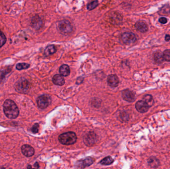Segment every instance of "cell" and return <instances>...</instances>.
Wrapping results in <instances>:
<instances>
[{
    "label": "cell",
    "instance_id": "484cf974",
    "mask_svg": "<svg viewBox=\"0 0 170 169\" xmlns=\"http://www.w3.org/2000/svg\"><path fill=\"white\" fill-rule=\"evenodd\" d=\"M11 71V69L10 70H0V81H2L4 80L5 76L7 73H8Z\"/></svg>",
    "mask_w": 170,
    "mask_h": 169
},
{
    "label": "cell",
    "instance_id": "30bf717a",
    "mask_svg": "<svg viewBox=\"0 0 170 169\" xmlns=\"http://www.w3.org/2000/svg\"><path fill=\"white\" fill-rule=\"evenodd\" d=\"M22 154L26 157H31L34 154V149L33 147L29 145H24L21 148Z\"/></svg>",
    "mask_w": 170,
    "mask_h": 169
},
{
    "label": "cell",
    "instance_id": "e0dca14e",
    "mask_svg": "<svg viewBox=\"0 0 170 169\" xmlns=\"http://www.w3.org/2000/svg\"><path fill=\"white\" fill-rule=\"evenodd\" d=\"M56 52V48L55 46L53 45H50L46 47L45 51H44V54L46 56H49L52 54H54Z\"/></svg>",
    "mask_w": 170,
    "mask_h": 169
},
{
    "label": "cell",
    "instance_id": "d6a6232c",
    "mask_svg": "<svg viewBox=\"0 0 170 169\" xmlns=\"http://www.w3.org/2000/svg\"><path fill=\"white\" fill-rule=\"evenodd\" d=\"M28 168H32V167H31V166H29V167H28Z\"/></svg>",
    "mask_w": 170,
    "mask_h": 169
},
{
    "label": "cell",
    "instance_id": "1f68e13d",
    "mask_svg": "<svg viewBox=\"0 0 170 169\" xmlns=\"http://www.w3.org/2000/svg\"><path fill=\"white\" fill-rule=\"evenodd\" d=\"M34 167H36V168H39V164H38V163L36 162V163H35V164H34Z\"/></svg>",
    "mask_w": 170,
    "mask_h": 169
},
{
    "label": "cell",
    "instance_id": "ffe728a7",
    "mask_svg": "<svg viewBox=\"0 0 170 169\" xmlns=\"http://www.w3.org/2000/svg\"><path fill=\"white\" fill-rule=\"evenodd\" d=\"M143 101L147 103L149 107L153 106L154 104V100L153 97L150 95H146L143 97Z\"/></svg>",
    "mask_w": 170,
    "mask_h": 169
},
{
    "label": "cell",
    "instance_id": "ac0fdd59",
    "mask_svg": "<svg viewBox=\"0 0 170 169\" xmlns=\"http://www.w3.org/2000/svg\"><path fill=\"white\" fill-rule=\"evenodd\" d=\"M148 163L152 168H157L159 166V161L155 157H150L148 160Z\"/></svg>",
    "mask_w": 170,
    "mask_h": 169
},
{
    "label": "cell",
    "instance_id": "4316f807",
    "mask_svg": "<svg viewBox=\"0 0 170 169\" xmlns=\"http://www.w3.org/2000/svg\"><path fill=\"white\" fill-rule=\"evenodd\" d=\"M160 12H162V14L165 15V14H169L170 12V7L168 5H166L164 6L161 10Z\"/></svg>",
    "mask_w": 170,
    "mask_h": 169
},
{
    "label": "cell",
    "instance_id": "603a6c76",
    "mask_svg": "<svg viewBox=\"0 0 170 169\" xmlns=\"http://www.w3.org/2000/svg\"><path fill=\"white\" fill-rule=\"evenodd\" d=\"M30 67V65L26 63H19L16 66V69L18 70H22L28 69Z\"/></svg>",
    "mask_w": 170,
    "mask_h": 169
},
{
    "label": "cell",
    "instance_id": "9a60e30c",
    "mask_svg": "<svg viewBox=\"0 0 170 169\" xmlns=\"http://www.w3.org/2000/svg\"><path fill=\"white\" fill-rule=\"evenodd\" d=\"M93 159L91 157H87L84 159L82 160V161H80V168H84L86 167L90 166L92 165V164H93Z\"/></svg>",
    "mask_w": 170,
    "mask_h": 169
},
{
    "label": "cell",
    "instance_id": "5bb4252c",
    "mask_svg": "<svg viewBox=\"0 0 170 169\" xmlns=\"http://www.w3.org/2000/svg\"><path fill=\"white\" fill-rule=\"evenodd\" d=\"M52 81L55 85L62 86L65 83V80L62 75L56 74L52 79Z\"/></svg>",
    "mask_w": 170,
    "mask_h": 169
},
{
    "label": "cell",
    "instance_id": "2e32d148",
    "mask_svg": "<svg viewBox=\"0 0 170 169\" xmlns=\"http://www.w3.org/2000/svg\"><path fill=\"white\" fill-rule=\"evenodd\" d=\"M59 72L61 75L64 76H67L69 75L70 73V68L67 65H63L60 67Z\"/></svg>",
    "mask_w": 170,
    "mask_h": 169
},
{
    "label": "cell",
    "instance_id": "3957f363",
    "mask_svg": "<svg viewBox=\"0 0 170 169\" xmlns=\"http://www.w3.org/2000/svg\"><path fill=\"white\" fill-rule=\"evenodd\" d=\"M15 90L20 93L26 94L29 92L30 88V84L28 80L26 79H22L19 80L17 83H15Z\"/></svg>",
    "mask_w": 170,
    "mask_h": 169
},
{
    "label": "cell",
    "instance_id": "52a82bcc",
    "mask_svg": "<svg viewBox=\"0 0 170 169\" xmlns=\"http://www.w3.org/2000/svg\"><path fill=\"white\" fill-rule=\"evenodd\" d=\"M84 142L87 145H92L97 141V135L94 132H90L85 135Z\"/></svg>",
    "mask_w": 170,
    "mask_h": 169
},
{
    "label": "cell",
    "instance_id": "277c9868",
    "mask_svg": "<svg viewBox=\"0 0 170 169\" xmlns=\"http://www.w3.org/2000/svg\"><path fill=\"white\" fill-rule=\"evenodd\" d=\"M57 28L58 31L64 35L69 34L73 31V26L67 20H63L58 22Z\"/></svg>",
    "mask_w": 170,
    "mask_h": 169
},
{
    "label": "cell",
    "instance_id": "6da1fadb",
    "mask_svg": "<svg viewBox=\"0 0 170 169\" xmlns=\"http://www.w3.org/2000/svg\"><path fill=\"white\" fill-rule=\"evenodd\" d=\"M3 110L6 117L10 119L17 118L19 115V110L15 103L10 99L5 101L3 104Z\"/></svg>",
    "mask_w": 170,
    "mask_h": 169
},
{
    "label": "cell",
    "instance_id": "83f0119b",
    "mask_svg": "<svg viewBox=\"0 0 170 169\" xmlns=\"http://www.w3.org/2000/svg\"><path fill=\"white\" fill-rule=\"evenodd\" d=\"M39 125L38 124H34L32 128V132L34 133H36L39 132Z\"/></svg>",
    "mask_w": 170,
    "mask_h": 169
},
{
    "label": "cell",
    "instance_id": "d4e9b609",
    "mask_svg": "<svg viewBox=\"0 0 170 169\" xmlns=\"http://www.w3.org/2000/svg\"><path fill=\"white\" fill-rule=\"evenodd\" d=\"M163 57L165 60L170 62V50H166L163 52Z\"/></svg>",
    "mask_w": 170,
    "mask_h": 169
},
{
    "label": "cell",
    "instance_id": "ba28073f",
    "mask_svg": "<svg viewBox=\"0 0 170 169\" xmlns=\"http://www.w3.org/2000/svg\"><path fill=\"white\" fill-rule=\"evenodd\" d=\"M122 97L124 100L127 102H133L135 100V94L132 91L126 89L122 92Z\"/></svg>",
    "mask_w": 170,
    "mask_h": 169
},
{
    "label": "cell",
    "instance_id": "8992f818",
    "mask_svg": "<svg viewBox=\"0 0 170 169\" xmlns=\"http://www.w3.org/2000/svg\"><path fill=\"white\" fill-rule=\"evenodd\" d=\"M121 40L125 44H132L136 41V37L132 32H125L121 36Z\"/></svg>",
    "mask_w": 170,
    "mask_h": 169
},
{
    "label": "cell",
    "instance_id": "f546056e",
    "mask_svg": "<svg viewBox=\"0 0 170 169\" xmlns=\"http://www.w3.org/2000/svg\"><path fill=\"white\" fill-rule=\"evenodd\" d=\"M84 80V78L82 77H79L78 78L76 81V83L78 84H81V83H82L83 81Z\"/></svg>",
    "mask_w": 170,
    "mask_h": 169
},
{
    "label": "cell",
    "instance_id": "7402d4cb",
    "mask_svg": "<svg viewBox=\"0 0 170 169\" xmlns=\"http://www.w3.org/2000/svg\"><path fill=\"white\" fill-rule=\"evenodd\" d=\"M99 4V2L97 0H94L93 1L91 2L87 5V8L89 11H91L96 8Z\"/></svg>",
    "mask_w": 170,
    "mask_h": 169
},
{
    "label": "cell",
    "instance_id": "7a4b0ae2",
    "mask_svg": "<svg viewBox=\"0 0 170 169\" xmlns=\"http://www.w3.org/2000/svg\"><path fill=\"white\" fill-rule=\"evenodd\" d=\"M58 139L62 145H69L75 143L77 141V137L75 132H70L60 135Z\"/></svg>",
    "mask_w": 170,
    "mask_h": 169
},
{
    "label": "cell",
    "instance_id": "d6986e66",
    "mask_svg": "<svg viewBox=\"0 0 170 169\" xmlns=\"http://www.w3.org/2000/svg\"><path fill=\"white\" fill-rule=\"evenodd\" d=\"M154 60L155 62H156L157 63H162V62H163L164 60L163 57V54L159 52H157L154 54Z\"/></svg>",
    "mask_w": 170,
    "mask_h": 169
},
{
    "label": "cell",
    "instance_id": "5b68a950",
    "mask_svg": "<svg viewBox=\"0 0 170 169\" xmlns=\"http://www.w3.org/2000/svg\"><path fill=\"white\" fill-rule=\"evenodd\" d=\"M50 101V98L47 95H41L37 98V105L40 109H46L49 105Z\"/></svg>",
    "mask_w": 170,
    "mask_h": 169
},
{
    "label": "cell",
    "instance_id": "4dcf8cb0",
    "mask_svg": "<svg viewBox=\"0 0 170 169\" xmlns=\"http://www.w3.org/2000/svg\"><path fill=\"white\" fill-rule=\"evenodd\" d=\"M170 40V36L169 35H166L165 36V40L166 41H169Z\"/></svg>",
    "mask_w": 170,
    "mask_h": 169
},
{
    "label": "cell",
    "instance_id": "8fae6325",
    "mask_svg": "<svg viewBox=\"0 0 170 169\" xmlns=\"http://www.w3.org/2000/svg\"><path fill=\"white\" fill-rule=\"evenodd\" d=\"M107 81L109 86L111 87H116L119 84V80L117 76L115 74H111L107 77Z\"/></svg>",
    "mask_w": 170,
    "mask_h": 169
},
{
    "label": "cell",
    "instance_id": "9c48e42d",
    "mask_svg": "<svg viewBox=\"0 0 170 169\" xmlns=\"http://www.w3.org/2000/svg\"><path fill=\"white\" fill-rule=\"evenodd\" d=\"M135 108L137 111L141 113H145L149 109V106L144 101H138L136 102Z\"/></svg>",
    "mask_w": 170,
    "mask_h": 169
},
{
    "label": "cell",
    "instance_id": "7c38bea8",
    "mask_svg": "<svg viewBox=\"0 0 170 169\" xmlns=\"http://www.w3.org/2000/svg\"><path fill=\"white\" fill-rule=\"evenodd\" d=\"M135 27L138 31L143 33L147 32L148 30V25L145 21H137L135 25Z\"/></svg>",
    "mask_w": 170,
    "mask_h": 169
},
{
    "label": "cell",
    "instance_id": "cb8c5ba5",
    "mask_svg": "<svg viewBox=\"0 0 170 169\" xmlns=\"http://www.w3.org/2000/svg\"><path fill=\"white\" fill-rule=\"evenodd\" d=\"M7 41L6 36L0 30V48L4 45Z\"/></svg>",
    "mask_w": 170,
    "mask_h": 169
},
{
    "label": "cell",
    "instance_id": "4fadbf2b",
    "mask_svg": "<svg viewBox=\"0 0 170 169\" xmlns=\"http://www.w3.org/2000/svg\"><path fill=\"white\" fill-rule=\"evenodd\" d=\"M31 24L35 29H39L42 24V21L39 16H34L31 21Z\"/></svg>",
    "mask_w": 170,
    "mask_h": 169
},
{
    "label": "cell",
    "instance_id": "44dd1931",
    "mask_svg": "<svg viewBox=\"0 0 170 169\" xmlns=\"http://www.w3.org/2000/svg\"><path fill=\"white\" fill-rule=\"evenodd\" d=\"M114 162V160L110 156H107V157L103 159L102 161H100V163L103 165H110L111 164Z\"/></svg>",
    "mask_w": 170,
    "mask_h": 169
},
{
    "label": "cell",
    "instance_id": "f1b7e54d",
    "mask_svg": "<svg viewBox=\"0 0 170 169\" xmlns=\"http://www.w3.org/2000/svg\"><path fill=\"white\" fill-rule=\"evenodd\" d=\"M159 22L161 23L162 24H165L167 22V19H166L165 18H161L159 19Z\"/></svg>",
    "mask_w": 170,
    "mask_h": 169
}]
</instances>
